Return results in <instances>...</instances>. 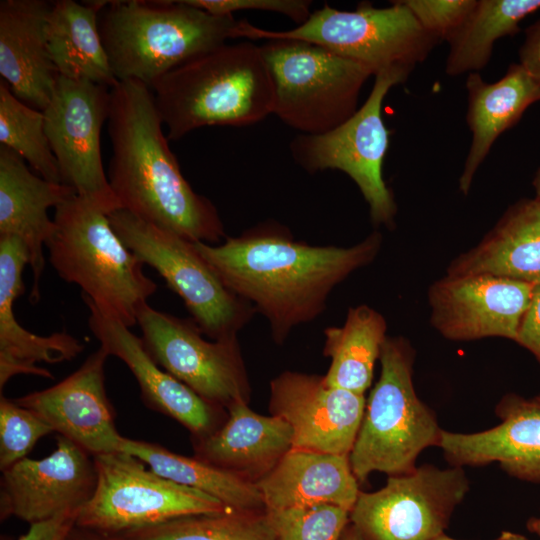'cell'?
I'll return each instance as SVG.
<instances>
[{"mask_svg": "<svg viewBox=\"0 0 540 540\" xmlns=\"http://www.w3.org/2000/svg\"><path fill=\"white\" fill-rule=\"evenodd\" d=\"M0 143L19 154L43 179L62 184L45 132L43 112L19 100L3 80L0 81Z\"/></svg>", "mask_w": 540, "mask_h": 540, "instance_id": "cell-33", "label": "cell"}, {"mask_svg": "<svg viewBox=\"0 0 540 540\" xmlns=\"http://www.w3.org/2000/svg\"><path fill=\"white\" fill-rule=\"evenodd\" d=\"M107 3L100 0L52 3L46 23V40L58 75L108 88L119 82L111 69L99 31V14Z\"/></svg>", "mask_w": 540, "mask_h": 540, "instance_id": "cell-28", "label": "cell"}, {"mask_svg": "<svg viewBox=\"0 0 540 540\" xmlns=\"http://www.w3.org/2000/svg\"><path fill=\"white\" fill-rule=\"evenodd\" d=\"M339 540H365L362 535L351 524L348 525L342 533Z\"/></svg>", "mask_w": 540, "mask_h": 540, "instance_id": "cell-41", "label": "cell"}, {"mask_svg": "<svg viewBox=\"0 0 540 540\" xmlns=\"http://www.w3.org/2000/svg\"><path fill=\"white\" fill-rule=\"evenodd\" d=\"M108 218L123 244L182 299L203 334L213 340L235 336L253 316V306L225 286L194 242L124 209Z\"/></svg>", "mask_w": 540, "mask_h": 540, "instance_id": "cell-10", "label": "cell"}, {"mask_svg": "<svg viewBox=\"0 0 540 540\" xmlns=\"http://www.w3.org/2000/svg\"><path fill=\"white\" fill-rule=\"evenodd\" d=\"M266 512L276 540H339L350 521L349 510L331 504Z\"/></svg>", "mask_w": 540, "mask_h": 540, "instance_id": "cell-34", "label": "cell"}, {"mask_svg": "<svg viewBox=\"0 0 540 540\" xmlns=\"http://www.w3.org/2000/svg\"><path fill=\"white\" fill-rule=\"evenodd\" d=\"M467 124L471 144L459 177V189L467 195L474 176L498 137L515 126L524 112L540 101V83L519 63H512L499 80L487 83L477 72L466 80Z\"/></svg>", "mask_w": 540, "mask_h": 540, "instance_id": "cell-27", "label": "cell"}, {"mask_svg": "<svg viewBox=\"0 0 540 540\" xmlns=\"http://www.w3.org/2000/svg\"><path fill=\"white\" fill-rule=\"evenodd\" d=\"M142 460L160 476L205 492L231 509L264 512L265 504L255 482L205 462L174 453L142 440L124 438L121 450Z\"/></svg>", "mask_w": 540, "mask_h": 540, "instance_id": "cell-30", "label": "cell"}, {"mask_svg": "<svg viewBox=\"0 0 540 540\" xmlns=\"http://www.w3.org/2000/svg\"><path fill=\"white\" fill-rule=\"evenodd\" d=\"M96 481L93 456L59 435L56 449L47 457H26L2 471L1 519L14 516L32 524L79 511Z\"/></svg>", "mask_w": 540, "mask_h": 540, "instance_id": "cell-17", "label": "cell"}, {"mask_svg": "<svg viewBox=\"0 0 540 540\" xmlns=\"http://www.w3.org/2000/svg\"><path fill=\"white\" fill-rule=\"evenodd\" d=\"M519 64L540 83V19L525 30Z\"/></svg>", "mask_w": 540, "mask_h": 540, "instance_id": "cell-40", "label": "cell"}, {"mask_svg": "<svg viewBox=\"0 0 540 540\" xmlns=\"http://www.w3.org/2000/svg\"><path fill=\"white\" fill-rule=\"evenodd\" d=\"M190 6L215 16L233 15L243 10L280 13L301 25L311 15V1L307 0H184Z\"/></svg>", "mask_w": 540, "mask_h": 540, "instance_id": "cell-37", "label": "cell"}, {"mask_svg": "<svg viewBox=\"0 0 540 540\" xmlns=\"http://www.w3.org/2000/svg\"><path fill=\"white\" fill-rule=\"evenodd\" d=\"M405 81L398 74L376 75L366 101L346 122L324 134H298L289 144L293 160L308 173L327 169L346 173L367 202L372 222L389 228L397 206L383 178L390 131L382 117V104L389 90Z\"/></svg>", "mask_w": 540, "mask_h": 540, "instance_id": "cell-11", "label": "cell"}, {"mask_svg": "<svg viewBox=\"0 0 540 540\" xmlns=\"http://www.w3.org/2000/svg\"><path fill=\"white\" fill-rule=\"evenodd\" d=\"M446 275H489L540 286V200L511 205L478 245L451 261Z\"/></svg>", "mask_w": 540, "mask_h": 540, "instance_id": "cell-26", "label": "cell"}, {"mask_svg": "<svg viewBox=\"0 0 540 540\" xmlns=\"http://www.w3.org/2000/svg\"><path fill=\"white\" fill-rule=\"evenodd\" d=\"M391 3L378 8L362 1L352 11L326 3L303 24L285 31L266 30L242 19L235 38L305 41L363 64L373 76L389 73L407 79L441 41L420 25L402 0Z\"/></svg>", "mask_w": 540, "mask_h": 540, "instance_id": "cell-7", "label": "cell"}, {"mask_svg": "<svg viewBox=\"0 0 540 540\" xmlns=\"http://www.w3.org/2000/svg\"><path fill=\"white\" fill-rule=\"evenodd\" d=\"M381 245L382 235L374 231L350 247L313 246L269 223L226 237L221 245L194 242L225 286L267 319L277 344L316 319L333 289L371 263Z\"/></svg>", "mask_w": 540, "mask_h": 540, "instance_id": "cell-1", "label": "cell"}, {"mask_svg": "<svg viewBox=\"0 0 540 540\" xmlns=\"http://www.w3.org/2000/svg\"><path fill=\"white\" fill-rule=\"evenodd\" d=\"M52 3L45 0L0 1V74L11 92L44 111L58 73L47 48L46 23Z\"/></svg>", "mask_w": 540, "mask_h": 540, "instance_id": "cell-23", "label": "cell"}, {"mask_svg": "<svg viewBox=\"0 0 540 540\" xmlns=\"http://www.w3.org/2000/svg\"><path fill=\"white\" fill-rule=\"evenodd\" d=\"M97 481L76 527L111 536L178 517L234 510L217 498L164 478L123 452L93 456Z\"/></svg>", "mask_w": 540, "mask_h": 540, "instance_id": "cell-9", "label": "cell"}, {"mask_svg": "<svg viewBox=\"0 0 540 540\" xmlns=\"http://www.w3.org/2000/svg\"><path fill=\"white\" fill-rule=\"evenodd\" d=\"M527 528L530 532L537 534L540 538V516L530 518L527 522Z\"/></svg>", "mask_w": 540, "mask_h": 540, "instance_id": "cell-43", "label": "cell"}, {"mask_svg": "<svg viewBox=\"0 0 540 540\" xmlns=\"http://www.w3.org/2000/svg\"><path fill=\"white\" fill-rule=\"evenodd\" d=\"M29 265L24 244L15 237L0 236V390L10 378L29 374L53 378L38 362L49 364L69 361L85 346L65 331L40 336L26 330L17 321L13 304L24 293L22 273Z\"/></svg>", "mask_w": 540, "mask_h": 540, "instance_id": "cell-22", "label": "cell"}, {"mask_svg": "<svg viewBox=\"0 0 540 540\" xmlns=\"http://www.w3.org/2000/svg\"><path fill=\"white\" fill-rule=\"evenodd\" d=\"M107 124L112 144L107 177L120 209L191 242H219L222 220L184 178L151 88L135 80L110 88Z\"/></svg>", "mask_w": 540, "mask_h": 540, "instance_id": "cell-2", "label": "cell"}, {"mask_svg": "<svg viewBox=\"0 0 540 540\" xmlns=\"http://www.w3.org/2000/svg\"><path fill=\"white\" fill-rule=\"evenodd\" d=\"M46 247L60 278L81 288L82 297L127 327L157 290L143 263L121 241L108 215L77 194L58 205Z\"/></svg>", "mask_w": 540, "mask_h": 540, "instance_id": "cell-5", "label": "cell"}, {"mask_svg": "<svg viewBox=\"0 0 540 540\" xmlns=\"http://www.w3.org/2000/svg\"><path fill=\"white\" fill-rule=\"evenodd\" d=\"M74 195L73 188L34 174L19 154L0 145V236L15 237L27 249L33 273L29 297L32 303L40 299L39 283L45 267L43 247L55 230L48 209Z\"/></svg>", "mask_w": 540, "mask_h": 540, "instance_id": "cell-21", "label": "cell"}, {"mask_svg": "<svg viewBox=\"0 0 540 540\" xmlns=\"http://www.w3.org/2000/svg\"><path fill=\"white\" fill-rule=\"evenodd\" d=\"M110 88L58 75L44 126L62 184L107 215L120 209L101 154V130L108 118Z\"/></svg>", "mask_w": 540, "mask_h": 540, "instance_id": "cell-14", "label": "cell"}, {"mask_svg": "<svg viewBox=\"0 0 540 540\" xmlns=\"http://www.w3.org/2000/svg\"><path fill=\"white\" fill-rule=\"evenodd\" d=\"M260 50L272 81V114L300 134H324L351 118L373 75L363 64L305 41L272 39Z\"/></svg>", "mask_w": 540, "mask_h": 540, "instance_id": "cell-8", "label": "cell"}, {"mask_svg": "<svg viewBox=\"0 0 540 540\" xmlns=\"http://www.w3.org/2000/svg\"><path fill=\"white\" fill-rule=\"evenodd\" d=\"M495 540H529L522 534L503 531Z\"/></svg>", "mask_w": 540, "mask_h": 540, "instance_id": "cell-42", "label": "cell"}, {"mask_svg": "<svg viewBox=\"0 0 540 540\" xmlns=\"http://www.w3.org/2000/svg\"><path fill=\"white\" fill-rule=\"evenodd\" d=\"M68 540H77L76 537H73V535L70 536V538Z\"/></svg>", "mask_w": 540, "mask_h": 540, "instance_id": "cell-47", "label": "cell"}, {"mask_svg": "<svg viewBox=\"0 0 540 540\" xmlns=\"http://www.w3.org/2000/svg\"><path fill=\"white\" fill-rule=\"evenodd\" d=\"M137 324L154 361L202 399L221 408L248 402L250 385L237 335L207 341L193 319L148 303L140 308Z\"/></svg>", "mask_w": 540, "mask_h": 540, "instance_id": "cell-13", "label": "cell"}, {"mask_svg": "<svg viewBox=\"0 0 540 540\" xmlns=\"http://www.w3.org/2000/svg\"><path fill=\"white\" fill-rule=\"evenodd\" d=\"M532 185L536 194V198L540 200V167L535 172L532 180Z\"/></svg>", "mask_w": 540, "mask_h": 540, "instance_id": "cell-45", "label": "cell"}, {"mask_svg": "<svg viewBox=\"0 0 540 540\" xmlns=\"http://www.w3.org/2000/svg\"><path fill=\"white\" fill-rule=\"evenodd\" d=\"M386 330L385 318L375 309L365 304L350 307L341 327L324 330L323 354L331 360L325 383L364 394L372 383Z\"/></svg>", "mask_w": 540, "mask_h": 540, "instance_id": "cell-29", "label": "cell"}, {"mask_svg": "<svg viewBox=\"0 0 540 540\" xmlns=\"http://www.w3.org/2000/svg\"><path fill=\"white\" fill-rule=\"evenodd\" d=\"M349 456L291 448L255 481L266 511L331 504L349 511L360 494Z\"/></svg>", "mask_w": 540, "mask_h": 540, "instance_id": "cell-24", "label": "cell"}, {"mask_svg": "<svg viewBox=\"0 0 540 540\" xmlns=\"http://www.w3.org/2000/svg\"><path fill=\"white\" fill-rule=\"evenodd\" d=\"M535 286L489 275L445 276L430 286L431 325L445 338L517 340Z\"/></svg>", "mask_w": 540, "mask_h": 540, "instance_id": "cell-15", "label": "cell"}, {"mask_svg": "<svg viewBox=\"0 0 540 540\" xmlns=\"http://www.w3.org/2000/svg\"><path fill=\"white\" fill-rule=\"evenodd\" d=\"M495 412L493 428L459 433L442 429L439 447L451 466H482L493 462L510 476L540 483V393L505 395Z\"/></svg>", "mask_w": 540, "mask_h": 540, "instance_id": "cell-20", "label": "cell"}, {"mask_svg": "<svg viewBox=\"0 0 540 540\" xmlns=\"http://www.w3.org/2000/svg\"><path fill=\"white\" fill-rule=\"evenodd\" d=\"M539 9L540 0H476L465 22L447 41L446 74L479 73L488 64L495 42L517 34L519 24Z\"/></svg>", "mask_w": 540, "mask_h": 540, "instance_id": "cell-31", "label": "cell"}, {"mask_svg": "<svg viewBox=\"0 0 540 540\" xmlns=\"http://www.w3.org/2000/svg\"><path fill=\"white\" fill-rule=\"evenodd\" d=\"M76 538H77V540H109L108 538H106L104 536L94 534V533H90V532H86V531H83V533H81Z\"/></svg>", "mask_w": 540, "mask_h": 540, "instance_id": "cell-44", "label": "cell"}, {"mask_svg": "<svg viewBox=\"0 0 540 540\" xmlns=\"http://www.w3.org/2000/svg\"><path fill=\"white\" fill-rule=\"evenodd\" d=\"M51 432H54L52 427L38 414L1 394V472L26 458L38 440Z\"/></svg>", "mask_w": 540, "mask_h": 540, "instance_id": "cell-35", "label": "cell"}, {"mask_svg": "<svg viewBox=\"0 0 540 540\" xmlns=\"http://www.w3.org/2000/svg\"><path fill=\"white\" fill-rule=\"evenodd\" d=\"M381 372L366 400L362 423L349 461L358 482L373 472L389 476L416 468L420 453L438 446L441 432L436 416L417 396L413 385L415 352L403 337L385 339Z\"/></svg>", "mask_w": 540, "mask_h": 540, "instance_id": "cell-6", "label": "cell"}, {"mask_svg": "<svg viewBox=\"0 0 540 540\" xmlns=\"http://www.w3.org/2000/svg\"><path fill=\"white\" fill-rule=\"evenodd\" d=\"M420 25L440 41H448L465 22L476 0H402Z\"/></svg>", "mask_w": 540, "mask_h": 540, "instance_id": "cell-36", "label": "cell"}, {"mask_svg": "<svg viewBox=\"0 0 540 540\" xmlns=\"http://www.w3.org/2000/svg\"><path fill=\"white\" fill-rule=\"evenodd\" d=\"M82 299L90 312L88 326L100 347L126 364L148 408L176 420L195 439L210 435L222 425L223 408L205 401L162 369L129 327L102 313L87 298Z\"/></svg>", "mask_w": 540, "mask_h": 540, "instance_id": "cell-19", "label": "cell"}, {"mask_svg": "<svg viewBox=\"0 0 540 540\" xmlns=\"http://www.w3.org/2000/svg\"><path fill=\"white\" fill-rule=\"evenodd\" d=\"M434 540H457V539H453L447 536L445 533H443L440 536L436 537Z\"/></svg>", "mask_w": 540, "mask_h": 540, "instance_id": "cell-46", "label": "cell"}, {"mask_svg": "<svg viewBox=\"0 0 540 540\" xmlns=\"http://www.w3.org/2000/svg\"><path fill=\"white\" fill-rule=\"evenodd\" d=\"M104 537L109 540H276L266 511L238 510L178 517Z\"/></svg>", "mask_w": 540, "mask_h": 540, "instance_id": "cell-32", "label": "cell"}, {"mask_svg": "<svg viewBox=\"0 0 540 540\" xmlns=\"http://www.w3.org/2000/svg\"><path fill=\"white\" fill-rule=\"evenodd\" d=\"M365 406L364 394L330 387L324 376L285 371L270 383V413L292 428L293 448L349 456Z\"/></svg>", "mask_w": 540, "mask_h": 540, "instance_id": "cell-16", "label": "cell"}, {"mask_svg": "<svg viewBox=\"0 0 540 540\" xmlns=\"http://www.w3.org/2000/svg\"><path fill=\"white\" fill-rule=\"evenodd\" d=\"M468 490L462 467L425 464L389 476L377 491L360 492L350 521L365 540H434Z\"/></svg>", "mask_w": 540, "mask_h": 540, "instance_id": "cell-12", "label": "cell"}, {"mask_svg": "<svg viewBox=\"0 0 540 540\" xmlns=\"http://www.w3.org/2000/svg\"><path fill=\"white\" fill-rule=\"evenodd\" d=\"M236 401L210 435L194 439L195 457L250 481L269 472L293 446V431L281 417L260 415Z\"/></svg>", "mask_w": 540, "mask_h": 540, "instance_id": "cell-25", "label": "cell"}, {"mask_svg": "<svg viewBox=\"0 0 540 540\" xmlns=\"http://www.w3.org/2000/svg\"><path fill=\"white\" fill-rule=\"evenodd\" d=\"M78 512H66L32 523L29 530L18 540H68L76 527Z\"/></svg>", "mask_w": 540, "mask_h": 540, "instance_id": "cell-38", "label": "cell"}, {"mask_svg": "<svg viewBox=\"0 0 540 540\" xmlns=\"http://www.w3.org/2000/svg\"><path fill=\"white\" fill-rule=\"evenodd\" d=\"M516 343L530 351L540 364V286L534 289L533 298L522 319Z\"/></svg>", "mask_w": 540, "mask_h": 540, "instance_id": "cell-39", "label": "cell"}, {"mask_svg": "<svg viewBox=\"0 0 540 540\" xmlns=\"http://www.w3.org/2000/svg\"><path fill=\"white\" fill-rule=\"evenodd\" d=\"M238 22L184 0L108 1L99 31L116 79L151 88L177 66L235 38Z\"/></svg>", "mask_w": 540, "mask_h": 540, "instance_id": "cell-4", "label": "cell"}, {"mask_svg": "<svg viewBox=\"0 0 540 540\" xmlns=\"http://www.w3.org/2000/svg\"><path fill=\"white\" fill-rule=\"evenodd\" d=\"M109 354L100 347L59 383L14 401L38 414L58 435L91 456L121 450L114 410L105 389L104 366Z\"/></svg>", "mask_w": 540, "mask_h": 540, "instance_id": "cell-18", "label": "cell"}, {"mask_svg": "<svg viewBox=\"0 0 540 540\" xmlns=\"http://www.w3.org/2000/svg\"><path fill=\"white\" fill-rule=\"evenodd\" d=\"M167 127L179 140L205 126H246L273 113V87L260 45L224 43L177 66L151 87Z\"/></svg>", "mask_w": 540, "mask_h": 540, "instance_id": "cell-3", "label": "cell"}]
</instances>
